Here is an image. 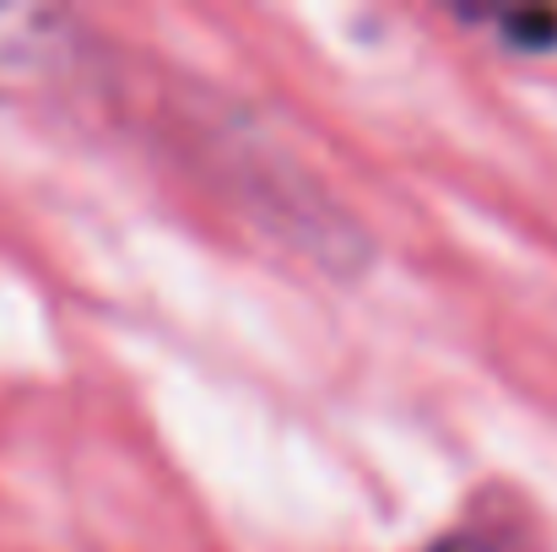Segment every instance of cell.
Returning <instances> with one entry per match:
<instances>
[{
  "label": "cell",
  "mask_w": 557,
  "mask_h": 552,
  "mask_svg": "<svg viewBox=\"0 0 557 552\" xmlns=\"http://www.w3.org/2000/svg\"><path fill=\"white\" fill-rule=\"evenodd\" d=\"M509 44L520 49H553L557 44V11H498Z\"/></svg>",
  "instance_id": "6da1fadb"
}]
</instances>
